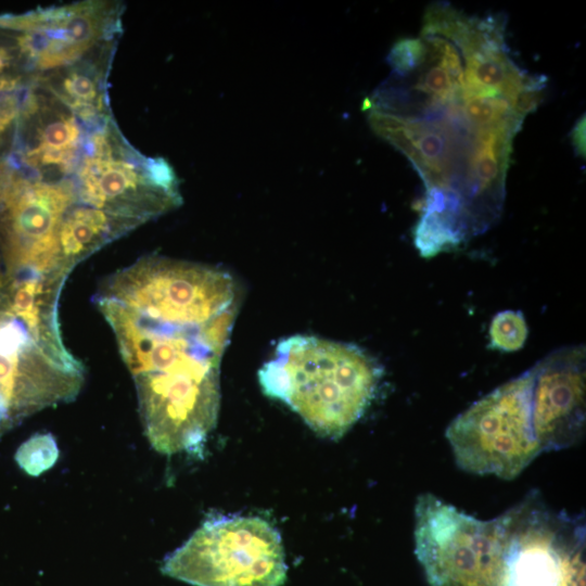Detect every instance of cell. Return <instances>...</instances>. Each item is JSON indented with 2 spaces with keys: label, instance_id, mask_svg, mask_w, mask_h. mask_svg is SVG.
Wrapping results in <instances>:
<instances>
[{
  "label": "cell",
  "instance_id": "cell-6",
  "mask_svg": "<svg viewBox=\"0 0 586 586\" xmlns=\"http://www.w3.org/2000/svg\"><path fill=\"white\" fill-rule=\"evenodd\" d=\"M459 468L504 480L520 475L542 454L527 369L472 404L446 429Z\"/></svg>",
  "mask_w": 586,
  "mask_h": 586
},
{
  "label": "cell",
  "instance_id": "cell-2",
  "mask_svg": "<svg viewBox=\"0 0 586 586\" xmlns=\"http://www.w3.org/2000/svg\"><path fill=\"white\" fill-rule=\"evenodd\" d=\"M94 302L133 379L152 447L201 453L217 422L220 365L238 314L232 277L150 255L110 276Z\"/></svg>",
  "mask_w": 586,
  "mask_h": 586
},
{
  "label": "cell",
  "instance_id": "cell-11",
  "mask_svg": "<svg viewBox=\"0 0 586 586\" xmlns=\"http://www.w3.org/2000/svg\"><path fill=\"white\" fill-rule=\"evenodd\" d=\"M56 458V443L50 434H36L25 442L16 454L18 464L31 475L49 469Z\"/></svg>",
  "mask_w": 586,
  "mask_h": 586
},
{
  "label": "cell",
  "instance_id": "cell-13",
  "mask_svg": "<svg viewBox=\"0 0 586 586\" xmlns=\"http://www.w3.org/2000/svg\"><path fill=\"white\" fill-rule=\"evenodd\" d=\"M572 144L578 155L585 158V116L583 115L574 125L572 132Z\"/></svg>",
  "mask_w": 586,
  "mask_h": 586
},
{
  "label": "cell",
  "instance_id": "cell-5",
  "mask_svg": "<svg viewBox=\"0 0 586 586\" xmlns=\"http://www.w3.org/2000/svg\"><path fill=\"white\" fill-rule=\"evenodd\" d=\"M163 574L193 586H281V535L258 517L214 515L167 556Z\"/></svg>",
  "mask_w": 586,
  "mask_h": 586
},
{
  "label": "cell",
  "instance_id": "cell-9",
  "mask_svg": "<svg viewBox=\"0 0 586 586\" xmlns=\"http://www.w3.org/2000/svg\"><path fill=\"white\" fill-rule=\"evenodd\" d=\"M530 369L534 430L542 453L575 445L586 425L585 346L557 348Z\"/></svg>",
  "mask_w": 586,
  "mask_h": 586
},
{
  "label": "cell",
  "instance_id": "cell-8",
  "mask_svg": "<svg viewBox=\"0 0 586 586\" xmlns=\"http://www.w3.org/2000/svg\"><path fill=\"white\" fill-rule=\"evenodd\" d=\"M415 518L416 555L432 586H494L504 547L501 515L480 520L424 493Z\"/></svg>",
  "mask_w": 586,
  "mask_h": 586
},
{
  "label": "cell",
  "instance_id": "cell-3",
  "mask_svg": "<svg viewBox=\"0 0 586 586\" xmlns=\"http://www.w3.org/2000/svg\"><path fill=\"white\" fill-rule=\"evenodd\" d=\"M381 375L378 361L356 345L292 335L259 368L258 383L318 435L337 440L365 413Z\"/></svg>",
  "mask_w": 586,
  "mask_h": 586
},
{
  "label": "cell",
  "instance_id": "cell-12",
  "mask_svg": "<svg viewBox=\"0 0 586 586\" xmlns=\"http://www.w3.org/2000/svg\"><path fill=\"white\" fill-rule=\"evenodd\" d=\"M428 53V46L423 39L405 38L393 46L387 61L393 68V74L404 78L424 64Z\"/></svg>",
  "mask_w": 586,
  "mask_h": 586
},
{
  "label": "cell",
  "instance_id": "cell-4",
  "mask_svg": "<svg viewBox=\"0 0 586 586\" xmlns=\"http://www.w3.org/2000/svg\"><path fill=\"white\" fill-rule=\"evenodd\" d=\"M60 295L0 286V435L44 408L73 400L85 369L64 345Z\"/></svg>",
  "mask_w": 586,
  "mask_h": 586
},
{
  "label": "cell",
  "instance_id": "cell-10",
  "mask_svg": "<svg viewBox=\"0 0 586 586\" xmlns=\"http://www.w3.org/2000/svg\"><path fill=\"white\" fill-rule=\"evenodd\" d=\"M528 328L520 310H502L489 326L491 346L501 352L519 351L525 343Z\"/></svg>",
  "mask_w": 586,
  "mask_h": 586
},
{
  "label": "cell",
  "instance_id": "cell-7",
  "mask_svg": "<svg viewBox=\"0 0 586 586\" xmlns=\"http://www.w3.org/2000/svg\"><path fill=\"white\" fill-rule=\"evenodd\" d=\"M500 515L504 547L494 586H584L583 514L556 511L534 491Z\"/></svg>",
  "mask_w": 586,
  "mask_h": 586
},
{
  "label": "cell",
  "instance_id": "cell-1",
  "mask_svg": "<svg viewBox=\"0 0 586 586\" xmlns=\"http://www.w3.org/2000/svg\"><path fill=\"white\" fill-rule=\"evenodd\" d=\"M180 201L173 168L127 140L107 90L35 88L0 129V227L39 259L75 268Z\"/></svg>",
  "mask_w": 586,
  "mask_h": 586
}]
</instances>
